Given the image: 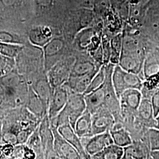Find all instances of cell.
Wrapping results in <instances>:
<instances>
[{
  "mask_svg": "<svg viewBox=\"0 0 159 159\" xmlns=\"http://www.w3.org/2000/svg\"><path fill=\"white\" fill-rule=\"evenodd\" d=\"M75 58V56L71 55L64 57L46 72L52 91L68 81Z\"/></svg>",
  "mask_w": 159,
  "mask_h": 159,
  "instance_id": "cell-7",
  "label": "cell"
},
{
  "mask_svg": "<svg viewBox=\"0 0 159 159\" xmlns=\"http://www.w3.org/2000/svg\"><path fill=\"white\" fill-rule=\"evenodd\" d=\"M23 159H37V154L35 152L25 144H23Z\"/></svg>",
  "mask_w": 159,
  "mask_h": 159,
  "instance_id": "cell-38",
  "label": "cell"
},
{
  "mask_svg": "<svg viewBox=\"0 0 159 159\" xmlns=\"http://www.w3.org/2000/svg\"><path fill=\"white\" fill-rule=\"evenodd\" d=\"M74 130L80 139L91 135V114L85 110L75 122Z\"/></svg>",
  "mask_w": 159,
  "mask_h": 159,
  "instance_id": "cell-26",
  "label": "cell"
},
{
  "mask_svg": "<svg viewBox=\"0 0 159 159\" xmlns=\"http://www.w3.org/2000/svg\"><path fill=\"white\" fill-rule=\"evenodd\" d=\"M111 81L118 98L126 90L138 89L140 90L142 87L143 80L138 74L125 71L119 64L114 67Z\"/></svg>",
  "mask_w": 159,
  "mask_h": 159,
  "instance_id": "cell-5",
  "label": "cell"
},
{
  "mask_svg": "<svg viewBox=\"0 0 159 159\" xmlns=\"http://www.w3.org/2000/svg\"><path fill=\"white\" fill-rule=\"evenodd\" d=\"M159 73V47L150 48L143 62L142 79Z\"/></svg>",
  "mask_w": 159,
  "mask_h": 159,
  "instance_id": "cell-20",
  "label": "cell"
},
{
  "mask_svg": "<svg viewBox=\"0 0 159 159\" xmlns=\"http://www.w3.org/2000/svg\"><path fill=\"white\" fill-rule=\"evenodd\" d=\"M67 89L68 97L66 106L56 117L50 121L51 125L57 128L64 123H69L74 129L76 121L86 110L85 99L83 94L71 91L67 87Z\"/></svg>",
  "mask_w": 159,
  "mask_h": 159,
  "instance_id": "cell-2",
  "label": "cell"
},
{
  "mask_svg": "<svg viewBox=\"0 0 159 159\" xmlns=\"http://www.w3.org/2000/svg\"><path fill=\"white\" fill-rule=\"evenodd\" d=\"M29 85L31 87L34 92L39 97L48 110L52 90L46 71L44 72L43 74H41L39 77H37L35 79L33 80L29 83Z\"/></svg>",
  "mask_w": 159,
  "mask_h": 159,
  "instance_id": "cell-18",
  "label": "cell"
},
{
  "mask_svg": "<svg viewBox=\"0 0 159 159\" xmlns=\"http://www.w3.org/2000/svg\"><path fill=\"white\" fill-rule=\"evenodd\" d=\"M119 98L123 125L128 129L136 119L142 95L140 90L128 89L122 93Z\"/></svg>",
  "mask_w": 159,
  "mask_h": 159,
  "instance_id": "cell-3",
  "label": "cell"
},
{
  "mask_svg": "<svg viewBox=\"0 0 159 159\" xmlns=\"http://www.w3.org/2000/svg\"><path fill=\"white\" fill-rule=\"evenodd\" d=\"M114 144L125 148L133 143L131 134L121 123H115L113 127L110 131Z\"/></svg>",
  "mask_w": 159,
  "mask_h": 159,
  "instance_id": "cell-25",
  "label": "cell"
},
{
  "mask_svg": "<svg viewBox=\"0 0 159 159\" xmlns=\"http://www.w3.org/2000/svg\"><path fill=\"white\" fill-rule=\"evenodd\" d=\"M159 88V73L150 75L143 80L142 87L140 90L142 98H150L155 91Z\"/></svg>",
  "mask_w": 159,
  "mask_h": 159,
  "instance_id": "cell-28",
  "label": "cell"
},
{
  "mask_svg": "<svg viewBox=\"0 0 159 159\" xmlns=\"http://www.w3.org/2000/svg\"><path fill=\"white\" fill-rule=\"evenodd\" d=\"M99 69L83 76L77 77H69L68 81L64 85H66L71 91L84 94L86 89L90 84L91 80L99 70Z\"/></svg>",
  "mask_w": 159,
  "mask_h": 159,
  "instance_id": "cell-24",
  "label": "cell"
},
{
  "mask_svg": "<svg viewBox=\"0 0 159 159\" xmlns=\"http://www.w3.org/2000/svg\"><path fill=\"white\" fill-rule=\"evenodd\" d=\"M136 118L146 128H154L156 119L150 98H142L137 111Z\"/></svg>",
  "mask_w": 159,
  "mask_h": 159,
  "instance_id": "cell-19",
  "label": "cell"
},
{
  "mask_svg": "<svg viewBox=\"0 0 159 159\" xmlns=\"http://www.w3.org/2000/svg\"><path fill=\"white\" fill-rule=\"evenodd\" d=\"M2 154H3V152H2V146H0V156H1Z\"/></svg>",
  "mask_w": 159,
  "mask_h": 159,
  "instance_id": "cell-42",
  "label": "cell"
},
{
  "mask_svg": "<svg viewBox=\"0 0 159 159\" xmlns=\"http://www.w3.org/2000/svg\"><path fill=\"white\" fill-rule=\"evenodd\" d=\"M39 131L44 159H59L54 150V135L48 114L41 120Z\"/></svg>",
  "mask_w": 159,
  "mask_h": 159,
  "instance_id": "cell-9",
  "label": "cell"
},
{
  "mask_svg": "<svg viewBox=\"0 0 159 159\" xmlns=\"http://www.w3.org/2000/svg\"><path fill=\"white\" fill-rule=\"evenodd\" d=\"M68 97V90L64 85L52 91L47 113L49 119H54L61 111L67 103Z\"/></svg>",
  "mask_w": 159,
  "mask_h": 159,
  "instance_id": "cell-15",
  "label": "cell"
},
{
  "mask_svg": "<svg viewBox=\"0 0 159 159\" xmlns=\"http://www.w3.org/2000/svg\"><path fill=\"white\" fill-rule=\"evenodd\" d=\"M42 48L46 72L60 60L69 55L68 41L60 35L54 37Z\"/></svg>",
  "mask_w": 159,
  "mask_h": 159,
  "instance_id": "cell-4",
  "label": "cell"
},
{
  "mask_svg": "<svg viewBox=\"0 0 159 159\" xmlns=\"http://www.w3.org/2000/svg\"><path fill=\"white\" fill-rule=\"evenodd\" d=\"M25 144L34 150L37 154V159H44L39 131V126L31 134Z\"/></svg>",
  "mask_w": 159,
  "mask_h": 159,
  "instance_id": "cell-31",
  "label": "cell"
},
{
  "mask_svg": "<svg viewBox=\"0 0 159 159\" xmlns=\"http://www.w3.org/2000/svg\"><path fill=\"white\" fill-rule=\"evenodd\" d=\"M106 78V68L105 66L102 65L99 69L96 74L91 80V82L87 89H86L84 94L90 93L102 86Z\"/></svg>",
  "mask_w": 159,
  "mask_h": 159,
  "instance_id": "cell-33",
  "label": "cell"
},
{
  "mask_svg": "<svg viewBox=\"0 0 159 159\" xmlns=\"http://www.w3.org/2000/svg\"><path fill=\"white\" fill-rule=\"evenodd\" d=\"M33 4L34 19L54 28L64 23L70 8L66 0H33Z\"/></svg>",
  "mask_w": 159,
  "mask_h": 159,
  "instance_id": "cell-1",
  "label": "cell"
},
{
  "mask_svg": "<svg viewBox=\"0 0 159 159\" xmlns=\"http://www.w3.org/2000/svg\"><path fill=\"white\" fill-rule=\"evenodd\" d=\"M103 85V84H102ZM86 110L90 113H95L98 109L105 106V94L103 87L84 94Z\"/></svg>",
  "mask_w": 159,
  "mask_h": 159,
  "instance_id": "cell-22",
  "label": "cell"
},
{
  "mask_svg": "<svg viewBox=\"0 0 159 159\" xmlns=\"http://www.w3.org/2000/svg\"><path fill=\"white\" fill-rule=\"evenodd\" d=\"M75 56L71 69L70 77H77L90 73L100 68L102 66L97 64L87 52H79Z\"/></svg>",
  "mask_w": 159,
  "mask_h": 159,
  "instance_id": "cell-13",
  "label": "cell"
},
{
  "mask_svg": "<svg viewBox=\"0 0 159 159\" xmlns=\"http://www.w3.org/2000/svg\"><path fill=\"white\" fill-rule=\"evenodd\" d=\"M113 115L106 106L91 114V135L110 131L115 124Z\"/></svg>",
  "mask_w": 159,
  "mask_h": 159,
  "instance_id": "cell-10",
  "label": "cell"
},
{
  "mask_svg": "<svg viewBox=\"0 0 159 159\" xmlns=\"http://www.w3.org/2000/svg\"><path fill=\"white\" fill-rule=\"evenodd\" d=\"M104 66L106 68V78L102 87L105 94V106L113 115L115 123H121L123 124L120 113L119 98L114 90L111 81V75L115 65L108 63Z\"/></svg>",
  "mask_w": 159,
  "mask_h": 159,
  "instance_id": "cell-6",
  "label": "cell"
},
{
  "mask_svg": "<svg viewBox=\"0 0 159 159\" xmlns=\"http://www.w3.org/2000/svg\"><path fill=\"white\" fill-rule=\"evenodd\" d=\"M155 119H156V125H155L154 128L157 130H159V113L156 117Z\"/></svg>",
  "mask_w": 159,
  "mask_h": 159,
  "instance_id": "cell-41",
  "label": "cell"
},
{
  "mask_svg": "<svg viewBox=\"0 0 159 159\" xmlns=\"http://www.w3.org/2000/svg\"><path fill=\"white\" fill-rule=\"evenodd\" d=\"M51 129L54 135V150L59 159H80L81 157L76 149L60 135L57 128L52 125Z\"/></svg>",
  "mask_w": 159,
  "mask_h": 159,
  "instance_id": "cell-14",
  "label": "cell"
},
{
  "mask_svg": "<svg viewBox=\"0 0 159 159\" xmlns=\"http://www.w3.org/2000/svg\"><path fill=\"white\" fill-rule=\"evenodd\" d=\"M0 42L26 45L30 43L28 38L10 32L0 30Z\"/></svg>",
  "mask_w": 159,
  "mask_h": 159,
  "instance_id": "cell-32",
  "label": "cell"
},
{
  "mask_svg": "<svg viewBox=\"0 0 159 159\" xmlns=\"http://www.w3.org/2000/svg\"><path fill=\"white\" fill-rule=\"evenodd\" d=\"M150 148L148 136L133 140L129 146L124 148L123 159H150Z\"/></svg>",
  "mask_w": 159,
  "mask_h": 159,
  "instance_id": "cell-16",
  "label": "cell"
},
{
  "mask_svg": "<svg viewBox=\"0 0 159 159\" xmlns=\"http://www.w3.org/2000/svg\"><path fill=\"white\" fill-rule=\"evenodd\" d=\"M148 139L151 151L159 150V130L155 128L148 129Z\"/></svg>",
  "mask_w": 159,
  "mask_h": 159,
  "instance_id": "cell-35",
  "label": "cell"
},
{
  "mask_svg": "<svg viewBox=\"0 0 159 159\" xmlns=\"http://www.w3.org/2000/svg\"><path fill=\"white\" fill-rule=\"evenodd\" d=\"M124 154V148L111 144L91 157L93 159H121Z\"/></svg>",
  "mask_w": 159,
  "mask_h": 159,
  "instance_id": "cell-27",
  "label": "cell"
},
{
  "mask_svg": "<svg viewBox=\"0 0 159 159\" xmlns=\"http://www.w3.org/2000/svg\"><path fill=\"white\" fill-rule=\"evenodd\" d=\"M25 107L31 113L41 119L48 113V110L44 103L30 85H29V96L25 104Z\"/></svg>",
  "mask_w": 159,
  "mask_h": 159,
  "instance_id": "cell-23",
  "label": "cell"
},
{
  "mask_svg": "<svg viewBox=\"0 0 159 159\" xmlns=\"http://www.w3.org/2000/svg\"><path fill=\"white\" fill-rule=\"evenodd\" d=\"M102 34L91 27L81 30L72 41L74 49L78 52L90 53L102 45Z\"/></svg>",
  "mask_w": 159,
  "mask_h": 159,
  "instance_id": "cell-8",
  "label": "cell"
},
{
  "mask_svg": "<svg viewBox=\"0 0 159 159\" xmlns=\"http://www.w3.org/2000/svg\"><path fill=\"white\" fill-rule=\"evenodd\" d=\"M2 139L6 143L11 144L14 146H16L18 144L17 134L10 131L4 134L2 136Z\"/></svg>",
  "mask_w": 159,
  "mask_h": 159,
  "instance_id": "cell-37",
  "label": "cell"
},
{
  "mask_svg": "<svg viewBox=\"0 0 159 159\" xmlns=\"http://www.w3.org/2000/svg\"><path fill=\"white\" fill-rule=\"evenodd\" d=\"M55 37L54 28L47 24H37L29 30L27 38L31 44L43 48Z\"/></svg>",
  "mask_w": 159,
  "mask_h": 159,
  "instance_id": "cell-12",
  "label": "cell"
},
{
  "mask_svg": "<svg viewBox=\"0 0 159 159\" xmlns=\"http://www.w3.org/2000/svg\"><path fill=\"white\" fill-rule=\"evenodd\" d=\"M150 101L153 109L154 114L156 117L159 113V88L154 93L150 98Z\"/></svg>",
  "mask_w": 159,
  "mask_h": 159,
  "instance_id": "cell-36",
  "label": "cell"
},
{
  "mask_svg": "<svg viewBox=\"0 0 159 159\" xmlns=\"http://www.w3.org/2000/svg\"><path fill=\"white\" fill-rule=\"evenodd\" d=\"M150 156L151 159H159V150L150 151Z\"/></svg>",
  "mask_w": 159,
  "mask_h": 159,
  "instance_id": "cell-40",
  "label": "cell"
},
{
  "mask_svg": "<svg viewBox=\"0 0 159 159\" xmlns=\"http://www.w3.org/2000/svg\"><path fill=\"white\" fill-rule=\"evenodd\" d=\"M144 60V57L138 54H121L118 64L125 71L138 74L142 79Z\"/></svg>",
  "mask_w": 159,
  "mask_h": 159,
  "instance_id": "cell-21",
  "label": "cell"
},
{
  "mask_svg": "<svg viewBox=\"0 0 159 159\" xmlns=\"http://www.w3.org/2000/svg\"><path fill=\"white\" fill-rule=\"evenodd\" d=\"M85 152L91 159L94 154L101 152L108 145L113 143L110 131L81 139Z\"/></svg>",
  "mask_w": 159,
  "mask_h": 159,
  "instance_id": "cell-11",
  "label": "cell"
},
{
  "mask_svg": "<svg viewBox=\"0 0 159 159\" xmlns=\"http://www.w3.org/2000/svg\"><path fill=\"white\" fill-rule=\"evenodd\" d=\"M25 45L0 42V54L10 58H17Z\"/></svg>",
  "mask_w": 159,
  "mask_h": 159,
  "instance_id": "cell-30",
  "label": "cell"
},
{
  "mask_svg": "<svg viewBox=\"0 0 159 159\" xmlns=\"http://www.w3.org/2000/svg\"><path fill=\"white\" fill-rule=\"evenodd\" d=\"M102 47L103 54V65H107L110 63L111 56L110 39L107 34H103L102 36Z\"/></svg>",
  "mask_w": 159,
  "mask_h": 159,
  "instance_id": "cell-34",
  "label": "cell"
},
{
  "mask_svg": "<svg viewBox=\"0 0 159 159\" xmlns=\"http://www.w3.org/2000/svg\"><path fill=\"white\" fill-rule=\"evenodd\" d=\"M14 146L6 143V145L2 146V152L7 156H11L14 153Z\"/></svg>",
  "mask_w": 159,
  "mask_h": 159,
  "instance_id": "cell-39",
  "label": "cell"
},
{
  "mask_svg": "<svg viewBox=\"0 0 159 159\" xmlns=\"http://www.w3.org/2000/svg\"><path fill=\"white\" fill-rule=\"evenodd\" d=\"M122 40L123 34L121 33L116 34L110 39L111 56L110 63L114 65H117L119 63L122 48Z\"/></svg>",
  "mask_w": 159,
  "mask_h": 159,
  "instance_id": "cell-29",
  "label": "cell"
},
{
  "mask_svg": "<svg viewBox=\"0 0 159 159\" xmlns=\"http://www.w3.org/2000/svg\"><path fill=\"white\" fill-rule=\"evenodd\" d=\"M57 130L67 142L76 149L79 153L81 159H90V157L85 152L81 139L69 123H66L58 126Z\"/></svg>",
  "mask_w": 159,
  "mask_h": 159,
  "instance_id": "cell-17",
  "label": "cell"
}]
</instances>
